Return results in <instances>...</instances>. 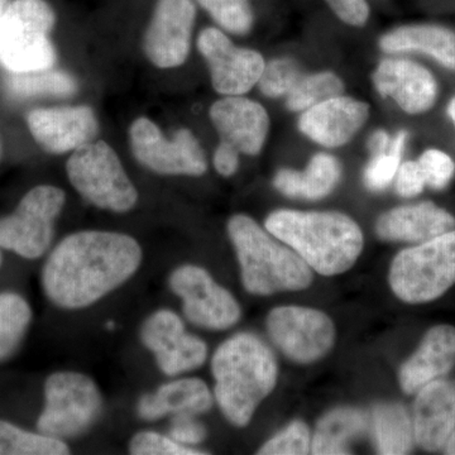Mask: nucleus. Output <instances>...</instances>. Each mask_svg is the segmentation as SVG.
<instances>
[{"label":"nucleus","mask_w":455,"mask_h":455,"mask_svg":"<svg viewBox=\"0 0 455 455\" xmlns=\"http://www.w3.org/2000/svg\"><path fill=\"white\" fill-rule=\"evenodd\" d=\"M326 3L343 22L350 26H364L370 17L366 0H326Z\"/></svg>","instance_id":"ea45409f"},{"label":"nucleus","mask_w":455,"mask_h":455,"mask_svg":"<svg viewBox=\"0 0 455 455\" xmlns=\"http://www.w3.org/2000/svg\"><path fill=\"white\" fill-rule=\"evenodd\" d=\"M368 113L370 108L363 101L338 95L307 109L299 119V128L319 145L339 147L361 130Z\"/></svg>","instance_id":"6ab92c4d"},{"label":"nucleus","mask_w":455,"mask_h":455,"mask_svg":"<svg viewBox=\"0 0 455 455\" xmlns=\"http://www.w3.org/2000/svg\"><path fill=\"white\" fill-rule=\"evenodd\" d=\"M212 397L206 383L199 379H182L161 386L155 394L140 397V418L155 421L166 415H202L209 411Z\"/></svg>","instance_id":"5701e85b"},{"label":"nucleus","mask_w":455,"mask_h":455,"mask_svg":"<svg viewBox=\"0 0 455 455\" xmlns=\"http://www.w3.org/2000/svg\"><path fill=\"white\" fill-rule=\"evenodd\" d=\"M33 139L51 154L75 151L98 134L97 116L92 108H38L27 114Z\"/></svg>","instance_id":"dca6fc26"},{"label":"nucleus","mask_w":455,"mask_h":455,"mask_svg":"<svg viewBox=\"0 0 455 455\" xmlns=\"http://www.w3.org/2000/svg\"><path fill=\"white\" fill-rule=\"evenodd\" d=\"M28 302L16 292L0 293V361L11 357L31 324Z\"/></svg>","instance_id":"c85d7f7f"},{"label":"nucleus","mask_w":455,"mask_h":455,"mask_svg":"<svg viewBox=\"0 0 455 455\" xmlns=\"http://www.w3.org/2000/svg\"><path fill=\"white\" fill-rule=\"evenodd\" d=\"M448 114L449 116H451V121H453L455 127V98L453 99V100L451 101V103H449Z\"/></svg>","instance_id":"c03bdc74"},{"label":"nucleus","mask_w":455,"mask_h":455,"mask_svg":"<svg viewBox=\"0 0 455 455\" xmlns=\"http://www.w3.org/2000/svg\"><path fill=\"white\" fill-rule=\"evenodd\" d=\"M169 436L180 444L191 447L204 442L206 429L194 415H176L171 423Z\"/></svg>","instance_id":"4c0bfd02"},{"label":"nucleus","mask_w":455,"mask_h":455,"mask_svg":"<svg viewBox=\"0 0 455 455\" xmlns=\"http://www.w3.org/2000/svg\"><path fill=\"white\" fill-rule=\"evenodd\" d=\"M238 164L239 152L236 151L235 147L220 142L214 155L215 170H217L221 176L229 178V176L235 175L236 169H238Z\"/></svg>","instance_id":"a19ab883"},{"label":"nucleus","mask_w":455,"mask_h":455,"mask_svg":"<svg viewBox=\"0 0 455 455\" xmlns=\"http://www.w3.org/2000/svg\"><path fill=\"white\" fill-rule=\"evenodd\" d=\"M197 49L208 62L212 86L228 97L250 92L265 70V60L259 52L235 46L217 28H205L200 33Z\"/></svg>","instance_id":"ddd939ff"},{"label":"nucleus","mask_w":455,"mask_h":455,"mask_svg":"<svg viewBox=\"0 0 455 455\" xmlns=\"http://www.w3.org/2000/svg\"><path fill=\"white\" fill-rule=\"evenodd\" d=\"M142 262L136 239L122 233L84 230L62 239L42 271L49 300L62 309H84L130 280Z\"/></svg>","instance_id":"f257e3e1"},{"label":"nucleus","mask_w":455,"mask_h":455,"mask_svg":"<svg viewBox=\"0 0 455 455\" xmlns=\"http://www.w3.org/2000/svg\"><path fill=\"white\" fill-rule=\"evenodd\" d=\"M455 366V328L438 325L425 334L418 350L400 368L398 381L407 395L442 379Z\"/></svg>","instance_id":"412c9836"},{"label":"nucleus","mask_w":455,"mask_h":455,"mask_svg":"<svg viewBox=\"0 0 455 455\" xmlns=\"http://www.w3.org/2000/svg\"><path fill=\"white\" fill-rule=\"evenodd\" d=\"M341 176L340 164L333 156L317 154L307 169H283L275 176V188L281 194L295 199L319 200L328 196L337 187Z\"/></svg>","instance_id":"b1692460"},{"label":"nucleus","mask_w":455,"mask_h":455,"mask_svg":"<svg viewBox=\"0 0 455 455\" xmlns=\"http://www.w3.org/2000/svg\"><path fill=\"white\" fill-rule=\"evenodd\" d=\"M140 339L154 353L158 367L167 376H178L203 366L208 347L196 335L185 331L173 311L158 310L143 323Z\"/></svg>","instance_id":"4468645a"},{"label":"nucleus","mask_w":455,"mask_h":455,"mask_svg":"<svg viewBox=\"0 0 455 455\" xmlns=\"http://www.w3.org/2000/svg\"><path fill=\"white\" fill-rule=\"evenodd\" d=\"M416 394L415 443L425 451H439L455 429V379H435Z\"/></svg>","instance_id":"aec40b11"},{"label":"nucleus","mask_w":455,"mask_h":455,"mask_svg":"<svg viewBox=\"0 0 455 455\" xmlns=\"http://www.w3.org/2000/svg\"><path fill=\"white\" fill-rule=\"evenodd\" d=\"M170 287L181 299L188 322L200 328L224 331L236 324L241 317V307L235 296L199 266L175 269L170 277Z\"/></svg>","instance_id":"9b49d317"},{"label":"nucleus","mask_w":455,"mask_h":455,"mask_svg":"<svg viewBox=\"0 0 455 455\" xmlns=\"http://www.w3.org/2000/svg\"><path fill=\"white\" fill-rule=\"evenodd\" d=\"M56 16L44 0H13L0 17V65L9 73L52 68L55 47L50 32Z\"/></svg>","instance_id":"39448f33"},{"label":"nucleus","mask_w":455,"mask_h":455,"mask_svg":"<svg viewBox=\"0 0 455 455\" xmlns=\"http://www.w3.org/2000/svg\"><path fill=\"white\" fill-rule=\"evenodd\" d=\"M453 229V215L433 203L392 209L381 215L376 224V232L379 238L412 243H423Z\"/></svg>","instance_id":"4be33fe9"},{"label":"nucleus","mask_w":455,"mask_h":455,"mask_svg":"<svg viewBox=\"0 0 455 455\" xmlns=\"http://www.w3.org/2000/svg\"><path fill=\"white\" fill-rule=\"evenodd\" d=\"M371 419L363 410L340 407L328 412L317 424L311 453L315 455L350 454V444L367 433Z\"/></svg>","instance_id":"a878e982"},{"label":"nucleus","mask_w":455,"mask_h":455,"mask_svg":"<svg viewBox=\"0 0 455 455\" xmlns=\"http://www.w3.org/2000/svg\"><path fill=\"white\" fill-rule=\"evenodd\" d=\"M65 202L61 188L51 185L33 188L16 211L0 220V248L23 259H40L52 242L55 221Z\"/></svg>","instance_id":"1a4fd4ad"},{"label":"nucleus","mask_w":455,"mask_h":455,"mask_svg":"<svg viewBox=\"0 0 455 455\" xmlns=\"http://www.w3.org/2000/svg\"><path fill=\"white\" fill-rule=\"evenodd\" d=\"M131 454L134 455H202L197 451L187 445L180 444L170 436L161 435L154 431H142L131 440Z\"/></svg>","instance_id":"c9c22d12"},{"label":"nucleus","mask_w":455,"mask_h":455,"mask_svg":"<svg viewBox=\"0 0 455 455\" xmlns=\"http://www.w3.org/2000/svg\"><path fill=\"white\" fill-rule=\"evenodd\" d=\"M265 227L323 276L348 271L363 250L361 228L340 212L277 211Z\"/></svg>","instance_id":"7ed1b4c3"},{"label":"nucleus","mask_w":455,"mask_h":455,"mask_svg":"<svg viewBox=\"0 0 455 455\" xmlns=\"http://www.w3.org/2000/svg\"><path fill=\"white\" fill-rule=\"evenodd\" d=\"M70 453L62 439L26 431L0 420V455H65Z\"/></svg>","instance_id":"c756f323"},{"label":"nucleus","mask_w":455,"mask_h":455,"mask_svg":"<svg viewBox=\"0 0 455 455\" xmlns=\"http://www.w3.org/2000/svg\"><path fill=\"white\" fill-rule=\"evenodd\" d=\"M406 140L407 132H400L392 140L387 152L372 156V160L367 164L363 173L364 185L370 190H385L391 184L392 180L397 175Z\"/></svg>","instance_id":"2f4dec72"},{"label":"nucleus","mask_w":455,"mask_h":455,"mask_svg":"<svg viewBox=\"0 0 455 455\" xmlns=\"http://www.w3.org/2000/svg\"><path fill=\"white\" fill-rule=\"evenodd\" d=\"M445 454L455 455V429L453 433L449 436L447 443H445L444 447Z\"/></svg>","instance_id":"37998d69"},{"label":"nucleus","mask_w":455,"mask_h":455,"mask_svg":"<svg viewBox=\"0 0 455 455\" xmlns=\"http://www.w3.org/2000/svg\"><path fill=\"white\" fill-rule=\"evenodd\" d=\"M101 406L100 392L85 374H51L44 385V409L38 418V430L57 439L82 435L98 420Z\"/></svg>","instance_id":"6e6552de"},{"label":"nucleus","mask_w":455,"mask_h":455,"mask_svg":"<svg viewBox=\"0 0 455 455\" xmlns=\"http://www.w3.org/2000/svg\"><path fill=\"white\" fill-rule=\"evenodd\" d=\"M390 136H388L387 132L383 130L374 132L370 140H368V148H370L373 156L387 152L390 149Z\"/></svg>","instance_id":"79ce46f5"},{"label":"nucleus","mask_w":455,"mask_h":455,"mask_svg":"<svg viewBox=\"0 0 455 455\" xmlns=\"http://www.w3.org/2000/svg\"><path fill=\"white\" fill-rule=\"evenodd\" d=\"M196 16L193 0H158L143 44L152 64L172 68L187 61Z\"/></svg>","instance_id":"2eb2a0df"},{"label":"nucleus","mask_w":455,"mask_h":455,"mask_svg":"<svg viewBox=\"0 0 455 455\" xmlns=\"http://www.w3.org/2000/svg\"><path fill=\"white\" fill-rule=\"evenodd\" d=\"M211 119L221 142L245 155H257L265 145L269 128L265 108L251 99L227 97L211 108Z\"/></svg>","instance_id":"f3484780"},{"label":"nucleus","mask_w":455,"mask_h":455,"mask_svg":"<svg viewBox=\"0 0 455 455\" xmlns=\"http://www.w3.org/2000/svg\"><path fill=\"white\" fill-rule=\"evenodd\" d=\"M343 92V83L333 73H319L301 76L291 92L287 94V108L292 112H300L338 97Z\"/></svg>","instance_id":"7c9ffc66"},{"label":"nucleus","mask_w":455,"mask_h":455,"mask_svg":"<svg viewBox=\"0 0 455 455\" xmlns=\"http://www.w3.org/2000/svg\"><path fill=\"white\" fill-rule=\"evenodd\" d=\"M418 164L423 171L427 187L435 190L447 187L455 172L454 161L439 149L424 152Z\"/></svg>","instance_id":"e433bc0d"},{"label":"nucleus","mask_w":455,"mask_h":455,"mask_svg":"<svg viewBox=\"0 0 455 455\" xmlns=\"http://www.w3.org/2000/svg\"><path fill=\"white\" fill-rule=\"evenodd\" d=\"M425 178L418 163L407 161L397 171L396 191L398 196L414 197L424 190Z\"/></svg>","instance_id":"58836bf2"},{"label":"nucleus","mask_w":455,"mask_h":455,"mask_svg":"<svg viewBox=\"0 0 455 455\" xmlns=\"http://www.w3.org/2000/svg\"><path fill=\"white\" fill-rule=\"evenodd\" d=\"M212 372L221 412L235 427H244L259 403L274 391L278 367L265 341L251 333H239L214 353Z\"/></svg>","instance_id":"f03ea898"},{"label":"nucleus","mask_w":455,"mask_h":455,"mask_svg":"<svg viewBox=\"0 0 455 455\" xmlns=\"http://www.w3.org/2000/svg\"><path fill=\"white\" fill-rule=\"evenodd\" d=\"M379 46L386 52H423L445 68L455 70V33L433 25L405 26L383 36Z\"/></svg>","instance_id":"393cba45"},{"label":"nucleus","mask_w":455,"mask_h":455,"mask_svg":"<svg viewBox=\"0 0 455 455\" xmlns=\"http://www.w3.org/2000/svg\"><path fill=\"white\" fill-rule=\"evenodd\" d=\"M371 427L379 454H407L414 447V423L400 403H379L374 407Z\"/></svg>","instance_id":"bb28decb"},{"label":"nucleus","mask_w":455,"mask_h":455,"mask_svg":"<svg viewBox=\"0 0 455 455\" xmlns=\"http://www.w3.org/2000/svg\"><path fill=\"white\" fill-rule=\"evenodd\" d=\"M382 97L394 99L406 113L427 112L438 95L436 80L423 66L403 59L383 60L373 75Z\"/></svg>","instance_id":"a211bd4d"},{"label":"nucleus","mask_w":455,"mask_h":455,"mask_svg":"<svg viewBox=\"0 0 455 455\" xmlns=\"http://www.w3.org/2000/svg\"><path fill=\"white\" fill-rule=\"evenodd\" d=\"M75 190L97 208L114 212H130L139 200L116 151L104 140L75 149L66 164Z\"/></svg>","instance_id":"0eeeda50"},{"label":"nucleus","mask_w":455,"mask_h":455,"mask_svg":"<svg viewBox=\"0 0 455 455\" xmlns=\"http://www.w3.org/2000/svg\"><path fill=\"white\" fill-rule=\"evenodd\" d=\"M388 281L395 295L409 304L444 295L455 284V229L398 253Z\"/></svg>","instance_id":"423d86ee"},{"label":"nucleus","mask_w":455,"mask_h":455,"mask_svg":"<svg viewBox=\"0 0 455 455\" xmlns=\"http://www.w3.org/2000/svg\"><path fill=\"white\" fill-rule=\"evenodd\" d=\"M228 233L248 292L268 296L299 291L313 283L311 268L304 259L295 251L277 243L252 218L243 214L230 218Z\"/></svg>","instance_id":"20e7f679"},{"label":"nucleus","mask_w":455,"mask_h":455,"mask_svg":"<svg viewBox=\"0 0 455 455\" xmlns=\"http://www.w3.org/2000/svg\"><path fill=\"white\" fill-rule=\"evenodd\" d=\"M5 88L16 98L71 97L76 92L77 83L71 75L64 71H29L11 73L5 77Z\"/></svg>","instance_id":"cd10ccee"},{"label":"nucleus","mask_w":455,"mask_h":455,"mask_svg":"<svg viewBox=\"0 0 455 455\" xmlns=\"http://www.w3.org/2000/svg\"><path fill=\"white\" fill-rule=\"evenodd\" d=\"M3 259H2V252H0V266H2Z\"/></svg>","instance_id":"49530a36"},{"label":"nucleus","mask_w":455,"mask_h":455,"mask_svg":"<svg viewBox=\"0 0 455 455\" xmlns=\"http://www.w3.org/2000/svg\"><path fill=\"white\" fill-rule=\"evenodd\" d=\"M218 25L235 35H245L253 25L250 0H197Z\"/></svg>","instance_id":"473e14b6"},{"label":"nucleus","mask_w":455,"mask_h":455,"mask_svg":"<svg viewBox=\"0 0 455 455\" xmlns=\"http://www.w3.org/2000/svg\"><path fill=\"white\" fill-rule=\"evenodd\" d=\"M300 68L289 57L272 60L260 75L259 88L266 97L280 98L289 94L301 79Z\"/></svg>","instance_id":"72a5a7b5"},{"label":"nucleus","mask_w":455,"mask_h":455,"mask_svg":"<svg viewBox=\"0 0 455 455\" xmlns=\"http://www.w3.org/2000/svg\"><path fill=\"white\" fill-rule=\"evenodd\" d=\"M267 331L277 348L298 363L319 361L335 340L331 317L311 307H276L268 314Z\"/></svg>","instance_id":"f8f14e48"},{"label":"nucleus","mask_w":455,"mask_h":455,"mask_svg":"<svg viewBox=\"0 0 455 455\" xmlns=\"http://www.w3.org/2000/svg\"><path fill=\"white\" fill-rule=\"evenodd\" d=\"M9 0H0V17L3 16V13H4L5 9L8 8L9 5Z\"/></svg>","instance_id":"a18cd8bd"},{"label":"nucleus","mask_w":455,"mask_h":455,"mask_svg":"<svg viewBox=\"0 0 455 455\" xmlns=\"http://www.w3.org/2000/svg\"><path fill=\"white\" fill-rule=\"evenodd\" d=\"M311 449L310 430L300 420L292 421L289 427L268 440L259 454L263 455H302Z\"/></svg>","instance_id":"f704fd0d"},{"label":"nucleus","mask_w":455,"mask_h":455,"mask_svg":"<svg viewBox=\"0 0 455 455\" xmlns=\"http://www.w3.org/2000/svg\"><path fill=\"white\" fill-rule=\"evenodd\" d=\"M132 152L140 164L161 175L202 176L208 169L205 154L193 132L179 130L164 139L148 118H139L130 128Z\"/></svg>","instance_id":"9d476101"}]
</instances>
